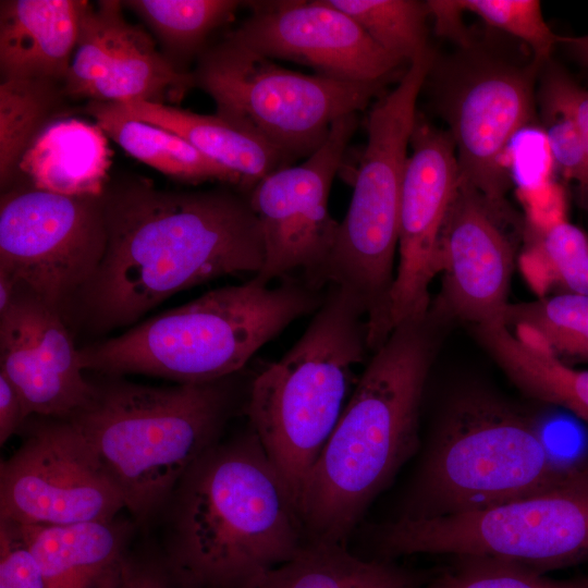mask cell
<instances>
[{
    "label": "cell",
    "instance_id": "1",
    "mask_svg": "<svg viewBox=\"0 0 588 588\" xmlns=\"http://www.w3.org/2000/svg\"><path fill=\"white\" fill-rule=\"evenodd\" d=\"M102 204L106 250L72 317L93 332L133 324L176 293L262 267V234L248 196L131 181L108 186Z\"/></svg>",
    "mask_w": 588,
    "mask_h": 588
},
{
    "label": "cell",
    "instance_id": "2",
    "mask_svg": "<svg viewBox=\"0 0 588 588\" xmlns=\"http://www.w3.org/2000/svg\"><path fill=\"white\" fill-rule=\"evenodd\" d=\"M446 323L429 311L376 350L302 489L307 540L345 543L419 445L427 378Z\"/></svg>",
    "mask_w": 588,
    "mask_h": 588
},
{
    "label": "cell",
    "instance_id": "3",
    "mask_svg": "<svg viewBox=\"0 0 588 588\" xmlns=\"http://www.w3.org/2000/svg\"><path fill=\"white\" fill-rule=\"evenodd\" d=\"M170 500V564L183 588H247L307 541L297 501L252 428L201 455Z\"/></svg>",
    "mask_w": 588,
    "mask_h": 588
},
{
    "label": "cell",
    "instance_id": "4",
    "mask_svg": "<svg viewBox=\"0 0 588 588\" xmlns=\"http://www.w3.org/2000/svg\"><path fill=\"white\" fill-rule=\"evenodd\" d=\"M69 420L119 490L125 509L146 522L181 478L221 441L234 408L233 376L150 387L107 376Z\"/></svg>",
    "mask_w": 588,
    "mask_h": 588
},
{
    "label": "cell",
    "instance_id": "5",
    "mask_svg": "<svg viewBox=\"0 0 588 588\" xmlns=\"http://www.w3.org/2000/svg\"><path fill=\"white\" fill-rule=\"evenodd\" d=\"M324 296L297 281L269 287L253 278L85 345L78 348L79 364L84 371L156 376L177 383L224 379L297 318L316 311Z\"/></svg>",
    "mask_w": 588,
    "mask_h": 588
},
{
    "label": "cell",
    "instance_id": "6",
    "mask_svg": "<svg viewBox=\"0 0 588 588\" xmlns=\"http://www.w3.org/2000/svg\"><path fill=\"white\" fill-rule=\"evenodd\" d=\"M368 352L365 309L350 292L330 285L301 338L250 384L246 405L250 428L297 504Z\"/></svg>",
    "mask_w": 588,
    "mask_h": 588
},
{
    "label": "cell",
    "instance_id": "7",
    "mask_svg": "<svg viewBox=\"0 0 588 588\" xmlns=\"http://www.w3.org/2000/svg\"><path fill=\"white\" fill-rule=\"evenodd\" d=\"M567 468L529 418L492 393L466 390L443 411L400 517L485 510L539 491Z\"/></svg>",
    "mask_w": 588,
    "mask_h": 588
},
{
    "label": "cell",
    "instance_id": "8",
    "mask_svg": "<svg viewBox=\"0 0 588 588\" xmlns=\"http://www.w3.org/2000/svg\"><path fill=\"white\" fill-rule=\"evenodd\" d=\"M434 58L429 48L414 59L397 86L369 111L352 198L322 278L355 296L372 324L389 314L407 149L417 98Z\"/></svg>",
    "mask_w": 588,
    "mask_h": 588
},
{
    "label": "cell",
    "instance_id": "9",
    "mask_svg": "<svg viewBox=\"0 0 588 588\" xmlns=\"http://www.w3.org/2000/svg\"><path fill=\"white\" fill-rule=\"evenodd\" d=\"M381 559L481 556L540 573L588 563V469L567 468L543 489L480 511L379 525Z\"/></svg>",
    "mask_w": 588,
    "mask_h": 588
},
{
    "label": "cell",
    "instance_id": "10",
    "mask_svg": "<svg viewBox=\"0 0 588 588\" xmlns=\"http://www.w3.org/2000/svg\"><path fill=\"white\" fill-rule=\"evenodd\" d=\"M192 74L217 114L261 136L291 166L318 150L339 119L366 109L385 84L292 71L228 36L204 49Z\"/></svg>",
    "mask_w": 588,
    "mask_h": 588
},
{
    "label": "cell",
    "instance_id": "11",
    "mask_svg": "<svg viewBox=\"0 0 588 588\" xmlns=\"http://www.w3.org/2000/svg\"><path fill=\"white\" fill-rule=\"evenodd\" d=\"M107 245L101 197L10 189L0 204V271L65 322Z\"/></svg>",
    "mask_w": 588,
    "mask_h": 588
},
{
    "label": "cell",
    "instance_id": "12",
    "mask_svg": "<svg viewBox=\"0 0 588 588\" xmlns=\"http://www.w3.org/2000/svg\"><path fill=\"white\" fill-rule=\"evenodd\" d=\"M123 499L69 419L42 417L0 464V519L69 526L111 522Z\"/></svg>",
    "mask_w": 588,
    "mask_h": 588
},
{
    "label": "cell",
    "instance_id": "13",
    "mask_svg": "<svg viewBox=\"0 0 588 588\" xmlns=\"http://www.w3.org/2000/svg\"><path fill=\"white\" fill-rule=\"evenodd\" d=\"M357 124V113L339 119L305 161L270 173L247 194L262 234L264 264L254 277L261 285L296 272L315 290L323 285L340 223L329 211L330 189Z\"/></svg>",
    "mask_w": 588,
    "mask_h": 588
},
{
    "label": "cell",
    "instance_id": "14",
    "mask_svg": "<svg viewBox=\"0 0 588 588\" xmlns=\"http://www.w3.org/2000/svg\"><path fill=\"white\" fill-rule=\"evenodd\" d=\"M450 75L438 74L439 109L449 124L461 181L506 212L511 179L505 161L513 136L534 118V78L526 68L471 54Z\"/></svg>",
    "mask_w": 588,
    "mask_h": 588
},
{
    "label": "cell",
    "instance_id": "15",
    "mask_svg": "<svg viewBox=\"0 0 588 588\" xmlns=\"http://www.w3.org/2000/svg\"><path fill=\"white\" fill-rule=\"evenodd\" d=\"M399 219V264L390 296V327L427 317L437 245L460 185L453 139L417 114L409 142Z\"/></svg>",
    "mask_w": 588,
    "mask_h": 588
},
{
    "label": "cell",
    "instance_id": "16",
    "mask_svg": "<svg viewBox=\"0 0 588 588\" xmlns=\"http://www.w3.org/2000/svg\"><path fill=\"white\" fill-rule=\"evenodd\" d=\"M250 15L226 36L271 60L350 82L385 83L404 63L328 0L250 1Z\"/></svg>",
    "mask_w": 588,
    "mask_h": 588
},
{
    "label": "cell",
    "instance_id": "17",
    "mask_svg": "<svg viewBox=\"0 0 588 588\" xmlns=\"http://www.w3.org/2000/svg\"><path fill=\"white\" fill-rule=\"evenodd\" d=\"M122 5L117 0L88 2L63 82L66 98L173 106L195 86L193 74L162 56L140 26L128 23Z\"/></svg>",
    "mask_w": 588,
    "mask_h": 588
},
{
    "label": "cell",
    "instance_id": "18",
    "mask_svg": "<svg viewBox=\"0 0 588 588\" xmlns=\"http://www.w3.org/2000/svg\"><path fill=\"white\" fill-rule=\"evenodd\" d=\"M504 218L476 188L460 181L438 240L442 284L431 311L471 327L503 321L514 268Z\"/></svg>",
    "mask_w": 588,
    "mask_h": 588
},
{
    "label": "cell",
    "instance_id": "19",
    "mask_svg": "<svg viewBox=\"0 0 588 588\" xmlns=\"http://www.w3.org/2000/svg\"><path fill=\"white\" fill-rule=\"evenodd\" d=\"M85 0H2L1 81L63 84L77 44Z\"/></svg>",
    "mask_w": 588,
    "mask_h": 588
},
{
    "label": "cell",
    "instance_id": "20",
    "mask_svg": "<svg viewBox=\"0 0 588 588\" xmlns=\"http://www.w3.org/2000/svg\"><path fill=\"white\" fill-rule=\"evenodd\" d=\"M17 524V523H16ZM48 588H118L127 564L124 523L21 525Z\"/></svg>",
    "mask_w": 588,
    "mask_h": 588
},
{
    "label": "cell",
    "instance_id": "21",
    "mask_svg": "<svg viewBox=\"0 0 588 588\" xmlns=\"http://www.w3.org/2000/svg\"><path fill=\"white\" fill-rule=\"evenodd\" d=\"M120 114L183 138L204 156L234 173L247 194L270 173L291 166L261 136L219 114H199L172 105L147 101L109 103Z\"/></svg>",
    "mask_w": 588,
    "mask_h": 588
},
{
    "label": "cell",
    "instance_id": "22",
    "mask_svg": "<svg viewBox=\"0 0 588 588\" xmlns=\"http://www.w3.org/2000/svg\"><path fill=\"white\" fill-rule=\"evenodd\" d=\"M97 123L60 117L24 152L21 172L37 189L64 196L101 197L108 188L112 150Z\"/></svg>",
    "mask_w": 588,
    "mask_h": 588
},
{
    "label": "cell",
    "instance_id": "23",
    "mask_svg": "<svg viewBox=\"0 0 588 588\" xmlns=\"http://www.w3.org/2000/svg\"><path fill=\"white\" fill-rule=\"evenodd\" d=\"M436 573L387 559L364 560L345 543L307 540L293 558L247 588H417Z\"/></svg>",
    "mask_w": 588,
    "mask_h": 588
},
{
    "label": "cell",
    "instance_id": "24",
    "mask_svg": "<svg viewBox=\"0 0 588 588\" xmlns=\"http://www.w3.org/2000/svg\"><path fill=\"white\" fill-rule=\"evenodd\" d=\"M474 334L526 395L565 408L588 424V370L531 344L503 321L473 326Z\"/></svg>",
    "mask_w": 588,
    "mask_h": 588
},
{
    "label": "cell",
    "instance_id": "25",
    "mask_svg": "<svg viewBox=\"0 0 588 588\" xmlns=\"http://www.w3.org/2000/svg\"><path fill=\"white\" fill-rule=\"evenodd\" d=\"M84 111L128 155L172 179L192 184L219 181L241 188L234 173L169 131L126 118L105 102H87Z\"/></svg>",
    "mask_w": 588,
    "mask_h": 588
},
{
    "label": "cell",
    "instance_id": "26",
    "mask_svg": "<svg viewBox=\"0 0 588 588\" xmlns=\"http://www.w3.org/2000/svg\"><path fill=\"white\" fill-rule=\"evenodd\" d=\"M503 322L564 363H588V296L555 293L510 303Z\"/></svg>",
    "mask_w": 588,
    "mask_h": 588
},
{
    "label": "cell",
    "instance_id": "27",
    "mask_svg": "<svg viewBox=\"0 0 588 588\" xmlns=\"http://www.w3.org/2000/svg\"><path fill=\"white\" fill-rule=\"evenodd\" d=\"M63 84L49 79H11L0 84V185L17 174L19 163L34 139L61 117Z\"/></svg>",
    "mask_w": 588,
    "mask_h": 588
},
{
    "label": "cell",
    "instance_id": "28",
    "mask_svg": "<svg viewBox=\"0 0 588 588\" xmlns=\"http://www.w3.org/2000/svg\"><path fill=\"white\" fill-rule=\"evenodd\" d=\"M0 372L16 389L28 417L70 418L71 411L41 364L15 297L0 316Z\"/></svg>",
    "mask_w": 588,
    "mask_h": 588
},
{
    "label": "cell",
    "instance_id": "29",
    "mask_svg": "<svg viewBox=\"0 0 588 588\" xmlns=\"http://www.w3.org/2000/svg\"><path fill=\"white\" fill-rule=\"evenodd\" d=\"M15 298L25 316L41 364L71 409V416L83 408L95 393L87 380L65 320L17 285Z\"/></svg>",
    "mask_w": 588,
    "mask_h": 588
},
{
    "label": "cell",
    "instance_id": "30",
    "mask_svg": "<svg viewBox=\"0 0 588 588\" xmlns=\"http://www.w3.org/2000/svg\"><path fill=\"white\" fill-rule=\"evenodd\" d=\"M135 12L176 58H187L207 37L230 22L241 1L236 0H130L122 2Z\"/></svg>",
    "mask_w": 588,
    "mask_h": 588
},
{
    "label": "cell",
    "instance_id": "31",
    "mask_svg": "<svg viewBox=\"0 0 588 588\" xmlns=\"http://www.w3.org/2000/svg\"><path fill=\"white\" fill-rule=\"evenodd\" d=\"M352 17L384 51L409 64L429 49L426 1L328 0Z\"/></svg>",
    "mask_w": 588,
    "mask_h": 588
},
{
    "label": "cell",
    "instance_id": "32",
    "mask_svg": "<svg viewBox=\"0 0 588 588\" xmlns=\"http://www.w3.org/2000/svg\"><path fill=\"white\" fill-rule=\"evenodd\" d=\"M532 232L531 255L540 265V284L588 296V233L565 219Z\"/></svg>",
    "mask_w": 588,
    "mask_h": 588
},
{
    "label": "cell",
    "instance_id": "33",
    "mask_svg": "<svg viewBox=\"0 0 588 588\" xmlns=\"http://www.w3.org/2000/svg\"><path fill=\"white\" fill-rule=\"evenodd\" d=\"M417 588H588V574L555 579L507 561L457 556Z\"/></svg>",
    "mask_w": 588,
    "mask_h": 588
},
{
    "label": "cell",
    "instance_id": "34",
    "mask_svg": "<svg viewBox=\"0 0 588 588\" xmlns=\"http://www.w3.org/2000/svg\"><path fill=\"white\" fill-rule=\"evenodd\" d=\"M461 12H470L488 25L502 29L526 42L532 50V62L548 63L562 36L546 23L538 0H454Z\"/></svg>",
    "mask_w": 588,
    "mask_h": 588
},
{
    "label": "cell",
    "instance_id": "35",
    "mask_svg": "<svg viewBox=\"0 0 588 588\" xmlns=\"http://www.w3.org/2000/svg\"><path fill=\"white\" fill-rule=\"evenodd\" d=\"M543 132L553 161L561 173L583 188L588 177V156L571 114L558 103L540 97Z\"/></svg>",
    "mask_w": 588,
    "mask_h": 588
},
{
    "label": "cell",
    "instance_id": "36",
    "mask_svg": "<svg viewBox=\"0 0 588 588\" xmlns=\"http://www.w3.org/2000/svg\"><path fill=\"white\" fill-rule=\"evenodd\" d=\"M0 588H48L19 524L0 519Z\"/></svg>",
    "mask_w": 588,
    "mask_h": 588
},
{
    "label": "cell",
    "instance_id": "37",
    "mask_svg": "<svg viewBox=\"0 0 588 588\" xmlns=\"http://www.w3.org/2000/svg\"><path fill=\"white\" fill-rule=\"evenodd\" d=\"M540 97L558 103L571 114L583 137L588 156V90L552 64L544 73ZM580 194L581 196L588 194V177L585 186L580 188Z\"/></svg>",
    "mask_w": 588,
    "mask_h": 588
},
{
    "label": "cell",
    "instance_id": "38",
    "mask_svg": "<svg viewBox=\"0 0 588 588\" xmlns=\"http://www.w3.org/2000/svg\"><path fill=\"white\" fill-rule=\"evenodd\" d=\"M23 402L9 379L0 372V444H4L27 420Z\"/></svg>",
    "mask_w": 588,
    "mask_h": 588
},
{
    "label": "cell",
    "instance_id": "39",
    "mask_svg": "<svg viewBox=\"0 0 588 588\" xmlns=\"http://www.w3.org/2000/svg\"><path fill=\"white\" fill-rule=\"evenodd\" d=\"M430 15L434 17L436 32L441 36L452 37L463 48L471 46L468 33L462 25L461 12L454 0H429L426 1Z\"/></svg>",
    "mask_w": 588,
    "mask_h": 588
},
{
    "label": "cell",
    "instance_id": "40",
    "mask_svg": "<svg viewBox=\"0 0 588 588\" xmlns=\"http://www.w3.org/2000/svg\"><path fill=\"white\" fill-rule=\"evenodd\" d=\"M118 588H176L156 569L127 562ZM177 588H183L181 585Z\"/></svg>",
    "mask_w": 588,
    "mask_h": 588
},
{
    "label": "cell",
    "instance_id": "41",
    "mask_svg": "<svg viewBox=\"0 0 588 588\" xmlns=\"http://www.w3.org/2000/svg\"><path fill=\"white\" fill-rule=\"evenodd\" d=\"M588 70V34L578 37H562L561 44Z\"/></svg>",
    "mask_w": 588,
    "mask_h": 588
},
{
    "label": "cell",
    "instance_id": "42",
    "mask_svg": "<svg viewBox=\"0 0 588 588\" xmlns=\"http://www.w3.org/2000/svg\"><path fill=\"white\" fill-rule=\"evenodd\" d=\"M17 282L8 273L0 271V316L11 306L17 290Z\"/></svg>",
    "mask_w": 588,
    "mask_h": 588
},
{
    "label": "cell",
    "instance_id": "43",
    "mask_svg": "<svg viewBox=\"0 0 588 588\" xmlns=\"http://www.w3.org/2000/svg\"><path fill=\"white\" fill-rule=\"evenodd\" d=\"M581 198H583V200H584L585 205H586V206H587V208H588V194H587V195H585V196H581Z\"/></svg>",
    "mask_w": 588,
    "mask_h": 588
}]
</instances>
